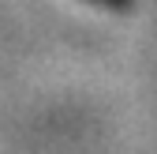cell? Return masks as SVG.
I'll return each instance as SVG.
<instances>
[{
	"label": "cell",
	"instance_id": "1",
	"mask_svg": "<svg viewBox=\"0 0 157 154\" xmlns=\"http://www.w3.org/2000/svg\"><path fill=\"white\" fill-rule=\"evenodd\" d=\"M90 4H101V8H109V11H127L135 0H90Z\"/></svg>",
	"mask_w": 157,
	"mask_h": 154
}]
</instances>
